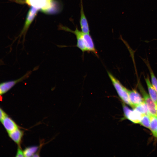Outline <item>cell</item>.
Segmentation results:
<instances>
[{
	"instance_id": "3957f363",
	"label": "cell",
	"mask_w": 157,
	"mask_h": 157,
	"mask_svg": "<svg viewBox=\"0 0 157 157\" xmlns=\"http://www.w3.org/2000/svg\"><path fill=\"white\" fill-rule=\"evenodd\" d=\"M138 87L143 97L144 101L147 106L150 113L152 115L157 116L156 104L145 90L140 82L138 83Z\"/></svg>"
},
{
	"instance_id": "30bf717a",
	"label": "cell",
	"mask_w": 157,
	"mask_h": 157,
	"mask_svg": "<svg viewBox=\"0 0 157 157\" xmlns=\"http://www.w3.org/2000/svg\"><path fill=\"white\" fill-rule=\"evenodd\" d=\"M9 137L18 145L21 146V144L24 135V132L18 128L11 132L8 133Z\"/></svg>"
},
{
	"instance_id": "ba28073f",
	"label": "cell",
	"mask_w": 157,
	"mask_h": 157,
	"mask_svg": "<svg viewBox=\"0 0 157 157\" xmlns=\"http://www.w3.org/2000/svg\"><path fill=\"white\" fill-rule=\"evenodd\" d=\"M80 24L81 31L86 33H89L90 30L89 24L84 11L82 0H81L80 17Z\"/></svg>"
},
{
	"instance_id": "ffe728a7",
	"label": "cell",
	"mask_w": 157,
	"mask_h": 157,
	"mask_svg": "<svg viewBox=\"0 0 157 157\" xmlns=\"http://www.w3.org/2000/svg\"><path fill=\"white\" fill-rule=\"evenodd\" d=\"M156 105V113H157V104Z\"/></svg>"
},
{
	"instance_id": "277c9868",
	"label": "cell",
	"mask_w": 157,
	"mask_h": 157,
	"mask_svg": "<svg viewBox=\"0 0 157 157\" xmlns=\"http://www.w3.org/2000/svg\"><path fill=\"white\" fill-rule=\"evenodd\" d=\"M31 72V71L28 72L23 76L16 80L8 81L0 83V95L5 93L16 84L28 78Z\"/></svg>"
},
{
	"instance_id": "52a82bcc",
	"label": "cell",
	"mask_w": 157,
	"mask_h": 157,
	"mask_svg": "<svg viewBox=\"0 0 157 157\" xmlns=\"http://www.w3.org/2000/svg\"><path fill=\"white\" fill-rule=\"evenodd\" d=\"M38 11V8L33 6H31L30 8L27 15L24 26L21 33V35L26 32L36 16Z\"/></svg>"
},
{
	"instance_id": "ac0fdd59",
	"label": "cell",
	"mask_w": 157,
	"mask_h": 157,
	"mask_svg": "<svg viewBox=\"0 0 157 157\" xmlns=\"http://www.w3.org/2000/svg\"><path fill=\"white\" fill-rule=\"evenodd\" d=\"M6 115V113L0 108V121Z\"/></svg>"
},
{
	"instance_id": "7c38bea8",
	"label": "cell",
	"mask_w": 157,
	"mask_h": 157,
	"mask_svg": "<svg viewBox=\"0 0 157 157\" xmlns=\"http://www.w3.org/2000/svg\"><path fill=\"white\" fill-rule=\"evenodd\" d=\"M147 66L150 74L151 83L157 93V79L154 75L153 70L147 60L144 61Z\"/></svg>"
},
{
	"instance_id": "9c48e42d",
	"label": "cell",
	"mask_w": 157,
	"mask_h": 157,
	"mask_svg": "<svg viewBox=\"0 0 157 157\" xmlns=\"http://www.w3.org/2000/svg\"><path fill=\"white\" fill-rule=\"evenodd\" d=\"M1 121L8 133L19 128L16 123L7 115L5 116Z\"/></svg>"
},
{
	"instance_id": "5b68a950",
	"label": "cell",
	"mask_w": 157,
	"mask_h": 157,
	"mask_svg": "<svg viewBox=\"0 0 157 157\" xmlns=\"http://www.w3.org/2000/svg\"><path fill=\"white\" fill-rule=\"evenodd\" d=\"M123 109L125 117L135 123H140L142 114L134 109L131 110L124 105H123Z\"/></svg>"
},
{
	"instance_id": "8992f818",
	"label": "cell",
	"mask_w": 157,
	"mask_h": 157,
	"mask_svg": "<svg viewBox=\"0 0 157 157\" xmlns=\"http://www.w3.org/2000/svg\"><path fill=\"white\" fill-rule=\"evenodd\" d=\"M129 100L131 106L134 108L144 101L140 94L135 90L128 91Z\"/></svg>"
},
{
	"instance_id": "7a4b0ae2",
	"label": "cell",
	"mask_w": 157,
	"mask_h": 157,
	"mask_svg": "<svg viewBox=\"0 0 157 157\" xmlns=\"http://www.w3.org/2000/svg\"><path fill=\"white\" fill-rule=\"evenodd\" d=\"M108 76L120 98L125 103L131 106L128 90L112 74L107 72Z\"/></svg>"
},
{
	"instance_id": "4fadbf2b",
	"label": "cell",
	"mask_w": 157,
	"mask_h": 157,
	"mask_svg": "<svg viewBox=\"0 0 157 157\" xmlns=\"http://www.w3.org/2000/svg\"><path fill=\"white\" fill-rule=\"evenodd\" d=\"M134 108L142 115H150L151 114L149 112L147 106L144 101L136 106Z\"/></svg>"
},
{
	"instance_id": "e0dca14e",
	"label": "cell",
	"mask_w": 157,
	"mask_h": 157,
	"mask_svg": "<svg viewBox=\"0 0 157 157\" xmlns=\"http://www.w3.org/2000/svg\"><path fill=\"white\" fill-rule=\"evenodd\" d=\"M16 157H24V151L22 149L21 146H18Z\"/></svg>"
},
{
	"instance_id": "6da1fadb",
	"label": "cell",
	"mask_w": 157,
	"mask_h": 157,
	"mask_svg": "<svg viewBox=\"0 0 157 157\" xmlns=\"http://www.w3.org/2000/svg\"><path fill=\"white\" fill-rule=\"evenodd\" d=\"M64 29L75 35L77 40L76 46L83 52L85 51L92 52L97 55V52L94 42L90 33L83 32L79 30L77 27L74 31L66 27H64Z\"/></svg>"
},
{
	"instance_id": "d6986e66",
	"label": "cell",
	"mask_w": 157,
	"mask_h": 157,
	"mask_svg": "<svg viewBox=\"0 0 157 157\" xmlns=\"http://www.w3.org/2000/svg\"><path fill=\"white\" fill-rule=\"evenodd\" d=\"M155 137L157 138V128L156 130L155 134L154 135Z\"/></svg>"
},
{
	"instance_id": "8fae6325",
	"label": "cell",
	"mask_w": 157,
	"mask_h": 157,
	"mask_svg": "<svg viewBox=\"0 0 157 157\" xmlns=\"http://www.w3.org/2000/svg\"><path fill=\"white\" fill-rule=\"evenodd\" d=\"M149 95L156 104H157V93L151 83L148 75L145 78Z\"/></svg>"
},
{
	"instance_id": "5bb4252c",
	"label": "cell",
	"mask_w": 157,
	"mask_h": 157,
	"mask_svg": "<svg viewBox=\"0 0 157 157\" xmlns=\"http://www.w3.org/2000/svg\"><path fill=\"white\" fill-rule=\"evenodd\" d=\"M38 147L37 146H32L26 148L23 151L24 156H33L37 151Z\"/></svg>"
},
{
	"instance_id": "2e32d148",
	"label": "cell",
	"mask_w": 157,
	"mask_h": 157,
	"mask_svg": "<svg viewBox=\"0 0 157 157\" xmlns=\"http://www.w3.org/2000/svg\"><path fill=\"white\" fill-rule=\"evenodd\" d=\"M150 115H143L139 123L141 125L149 129L150 128Z\"/></svg>"
},
{
	"instance_id": "9a60e30c",
	"label": "cell",
	"mask_w": 157,
	"mask_h": 157,
	"mask_svg": "<svg viewBox=\"0 0 157 157\" xmlns=\"http://www.w3.org/2000/svg\"><path fill=\"white\" fill-rule=\"evenodd\" d=\"M150 122L149 129L154 135L157 128V116L150 114Z\"/></svg>"
}]
</instances>
